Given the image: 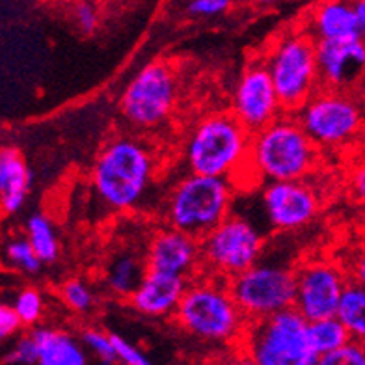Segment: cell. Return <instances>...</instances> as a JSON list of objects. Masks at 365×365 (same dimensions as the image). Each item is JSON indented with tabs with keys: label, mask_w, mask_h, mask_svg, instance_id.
Segmentation results:
<instances>
[{
	"label": "cell",
	"mask_w": 365,
	"mask_h": 365,
	"mask_svg": "<svg viewBox=\"0 0 365 365\" xmlns=\"http://www.w3.org/2000/svg\"><path fill=\"white\" fill-rule=\"evenodd\" d=\"M81 341L84 349L93 352L105 365H112L118 361L112 334H106V331L99 330V328H84L81 334Z\"/></svg>",
	"instance_id": "83f0119b"
},
{
	"label": "cell",
	"mask_w": 365,
	"mask_h": 365,
	"mask_svg": "<svg viewBox=\"0 0 365 365\" xmlns=\"http://www.w3.org/2000/svg\"><path fill=\"white\" fill-rule=\"evenodd\" d=\"M319 148L312 142L294 114L278 120L252 135L248 172L269 182L304 181L317 166Z\"/></svg>",
	"instance_id": "3957f363"
},
{
	"label": "cell",
	"mask_w": 365,
	"mask_h": 365,
	"mask_svg": "<svg viewBox=\"0 0 365 365\" xmlns=\"http://www.w3.org/2000/svg\"><path fill=\"white\" fill-rule=\"evenodd\" d=\"M302 29L315 39V43L360 38L354 4H346V2L317 4L308 11Z\"/></svg>",
	"instance_id": "ac0fdd59"
},
{
	"label": "cell",
	"mask_w": 365,
	"mask_h": 365,
	"mask_svg": "<svg viewBox=\"0 0 365 365\" xmlns=\"http://www.w3.org/2000/svg\"><path fill=\"white\" fill-rule=\"evenodd\" d=\"M178 99V75L168 62L157 60L129 81L120 97V112L130 127L153 130L170 120Z\"/></svg>",
	"instance_id": "ba28073f"
},
{
	"label": "cell",
	"mask_w": 365,
	"mask_h": 365,
	"mask_svg": "<svg viewBox=\"0 0 365 365\" xmlns=\"http://www.w3.org/2000/svg\"><path fill=\"white\" fill-rule=\"evenodd\" d=\"M233 190L235 185L227 179L187 173L166 197V224L202 240L231 215Z\"/></svg>",
	"instance_id": "8992f818"
},
{
	"label": "cell",
	"mask_w": 365,
	"mask_h": 365,
	"mask_svg": "<svg viewBox=\"0 0 365 365\" xmlns=\"http://www.w3.org/2000/svg\"><path fill=\"white\" fill-rule=\"evenodd\" d=\"M294 115L317 148L346 144L361 127L360 106L341 90L321 88Z\"/></svg>",
	"instance_id": "8fae6325"
},
{
	"label": "cell",
	"mask_w": 365,
	"mask_h": 365,
	"mask_svg": "<svg viewBox=\"0 0 365 365\" xmlns=\"http://www.w3.org/2000/svg\"><path fill=\"white\" fill-rule=\"evenodd\" d=\"M32 336L38 345V365H88L86 349L69 331L39 327Z\"/></svg>",
	"instance_id": "ffe728a7"
},
{
	"label": "cell",
	"mask_w": 365,
	"mask_h": 365,
	"mask_svg": "<svg viewBox=\"0 0 365 365\" xmlns=\"http://www.w3.org/2000/svg\"><path fill=\"white\" fill-rule=\"evenodd\" d=\"M317 365H365V343L351 339L341 349L319 356Z\"/></svg>",
	"instance_id": "f1b7e54d"
},
{
	"label": "cell",
	"mask_w": 365,
	"mask_h": 365,
	"mask_svg": "<svg viewBox=\"0 0 365 365\" xmlns=\"http://www.w3.org/2000/svg\"><path fill=\"white\" fill-rule=\"evenodd\" d=\"M231 365H255V364L250 360V358H246V356L240 354L239 358H237V360L233 361V364H231Z\"/></svg>",
	"instance_id": "74e56055"
},
{
	"label": "cell",
	"mask_w": 365,
	"mask_h": 365,
	"mask_svg": "<svg viewBox=\"0 0 365 365\" xmlns=\"http://www.w3.org/2000/svg\"><path fill=\"white\" fill-rule=\"evenodd\" d=\"M30 170L14 148H0V212L10 217L23 209L30 190Z\"/></svg>",
	"instance_id": "d6986e66"
},
{
	"label": "cell",
	"mask_w": 365,
	"mask_h": 365,
	"mask_svg": "<svg viewBox=\"0 0 365 365\" xmlns=\"http://www.w3.org/2000/svg\"><path fill=\"white\" fill-rule=\"evenodd\" d=\"M112 341H114L115 358H118V361H121L123 365H153L148 356L140 351L138 346H135L133 343L123 339L121 336L112 334Z\"/></svg>",
	"instance_id": "4dcf8cb0"
},
{
	"label": "cell",
	"mask_w": 365,
	"mask_h": 365,
	"mask_svg": "<svg viewBox=\"0 0 365 365\" xmlns=\"http://www.w3.org/2000/svg\"><path fill=\"white\" fill-rule=\"evenodd\" d=\"M227 285L246 321H263L294 308L297 269L279 263H257L230 279Z\"/></svg>",
	"instance_id": "30bf717a"
},
{
	"label": "cell",
	"mask_w": 365,
	"mask_h": 365,
	"mask_svg": "<svg viewBox=\"0 0 365 365\" xmlns=\"http://www.w3.org/2000/svg\"><path fill=\"white\" fill-rule=\"evenodd\" d=\"M242 356L255 365H317L308 339V321L294 308L263 321L248 322L239 341Z\"/></svg>",
	"instance_id": "52a82bcc"
},
{
	"label": "cell",
	"mask_w": 365,
	"mask_h": 365,
	"mask_svg": "<svg viewBox=\"0 0 365 365\" xmlns=\"http://www.w3.org/2000/svg\"><path fill=\"white\" fill-rule=\"evenodd\" d=\"M4 259L11 269L24 274H36L41 269V261L26 237H11L4 246Z\"/></svg>",
	"instance_id": "d4e9b609"
},
{
	"label": "cell",
	"mask_w": 365,
	"mask_h": 365,
	"mask_svg": "<svg viewBox=\"0 0 365 365\" xmlns=\"http://www.w3.org/2000/svg\"><path fill=\"white\" fill-rule=\"evenodd\" d=\"M346 274H349V279H351L352 284L365 289V250H361L360 254H356L351 267L346 269Z\"/></svg>",
	"instance_id": "e575fe53"
},
{
	"label": "cell",
	"mask_w": 365,
	"mask_h": 365,
	"mask_svg": "<svg viewBox=\"0 0 365 365\" xmlns=\"http://www.w3.org/2000/svg\"><path fill=\"white\" fill-rule=\"evenodd\" d=\"M14 312L19 317L23 327H36L45 312L43 294L39 293L36 287H24L14 302Z\"/></svg>",
	"instance_id": "4316f807"
},
{
	"label": "cell",
	"mask_w": 365,
	"mask_h": 365,
	"mask_svg": "<svg viewBox=\"0 0 365 365\" xmlns=\"http://www.w3.org/2000/svg\"><path fill=\"white\" fill-rule=\"evenodd\" d=\"M231 114L248 133L255 135L285 114L263 60L240 73L231 96Z\"/></svg>",
	"instance_id": "4fadbf2b"
},
{
	"label": "cell",
	"mask_w": 365,
	"mask_h": 365,
	"mask_svg": "<svg viewBox=\"0 0 365 365\" xmlns=\"http://www.w3.org/2000/svg\"><path fill=\"white\" fill-rule=\"evenodd\" d=\"M26 239L32 245L41 263H54L60 255V240L51 218L36 212L26 220Z\"/></svg>",
	"instance_id": "603a6c76"
},
{
	"label": "cell",
	"mask_w": 365,
	"mask_h": 365,
	"mask_svg": "<svg viewBox=\"0 0 365 365\" xmlns=\"http://www.w3.org/2000/svg\"><path fill=\"white\" fill-rule=\"evenodd\" d=\"M252 133L240 125L231 112L203 115L190 129L182 159L190 173L205 178L235 179L248 172Z\"/></svg>",
	"instance_id": "7a4b0ae2"
},
{
	"label": "cell",
	"mask_w": 365,
	"mask_h": 365,
	"mask_svg": "<svg viewBox=\"0 0 365 365\" xmlns=\"http://www.w3.org/2000/svg\"><path fill=\"white\" fill-rule=\"evenodd\" d=\"M264 217L278 231L308 226L319 212V196L306 181L269 182L261 194Z\"/></svg>",
	"instance_id": "5bb4252c"
},
{
	"label": "cell",
	"mask_w": 365,
	"mask_h": 365,
	"mask_svg": "<svg viewBox=\"0 0 365 365\" xmlns=\"http://www.w3.org/2000/svg\"><path fill=\"white\" fill-rule=\"evenodd\" d=\"M317 68L321 88L343 91L364 75L365 41L360 38L319 41Z\"/></svg>",
	"instance_id": "2e32d148"
},
{
	"label": "cell",
	"mask_w": 365,
	"mask_h": 365,
	"mask_svg": "<svg viewBox=\"0 0 365 365\" xmlns=\"http://www.w3.org/2000/svg\"><path fill=\"white\" fill-rule=\"evenodd\" d=\"M200 246L202 274L230 282L259 263L264 240L261 231L248 218L230 215L220 226L200 240Z\"/></svg>",
	"instance_id": "9c48e42d"
},
{
	"label": "cell",
	"mask_w": 365,
	"mask_h": 365,
	"mask_svg": "<svg viewBox=\"0 0 365 365\" xmlns=\"http://www.w3.org/2000/svg\"><path fill=\"white\" fill-rule=\"evenodd\" d=\"M351 185L354 196L358 197L360 202L365 203V160L354 170V173H352Z\"/></svg>",
	"instance_id": "d590c367"
},
{
	"label": "cell",
	"mask_w": 365,
	"mask_h": 365,
	"mask_svg": "<svg viewBox=\"0 0 365 365\" xmlns=\"http://www.w3.org/2000/svg\"><path fill=\"white\" fill-rule=\"evenodd\" d=\"M148 267H145V255L135 254V252H121L114 255L106 267L105 272V284L106 289L110 291L114 297L127 298L133 297L140 282L144 279Z\"/></svg>",
	"instance_id": "44dd1931"
},
{
	"label": "cell",
	"mask_w": 365,
	"mask_h": 365,
	"mask_svg": "<svg viewBox=\"0 0 365 365\" xmlns=\"http://www.w3.org/2000/svg\"><path fill=\"white\" fill-rule=\"evenodd\" d=\"M21 327L23 324H21L19 317L15 315L14 308L6 306V304H0V343L8 341L10 337H14L21 330Z\"/></svg>",
	"instance_id": "836d02e7"
},
{
	"label": "cell",
	"mask_w": 365,
	"mask_h": 365,
	"mask_svg": "<svg viewBox=\"0 0 365 365\" xmlns=\"http://www.w3.org/2000/svg\"><path fill=\"white\" fill-rule=\"evenodd\" d=\"M145 267L149 272L170 274L190 282L202 274L200 240L172 227L155 231L145 250Z\"/></svg>",
	"instance_id": "9a60e30c"
},
{
	"label": "cell",
	"mask_w": 365,
	"mask_h": 365,
	"mask_svg": "<svg viewBox=\"0 0 365 365\" xmlns=\"http://www.w3.org/2000/svg\"><path fill=\"white\" fill-rule=\"evenodd\" d=\"M175 322L190 336L209 343L240 341L248 321L231 297L224 279L200 274L188 282Z\"/></svg>",
	"instance_id": "277c9868"
},
{
	"label": "cell",
	"mask_w": 365,
	"mask_h": 365,
	"mask_svg": "<svg viewBox=\"0 0 365 365\" xmlns=\"http://www.w3.org/2000/svg\"><path fill=\"white\" fill-rule=\"evenodd\" d=\"M62 302L75 313H88L96 308V293L82 278H69L60 287Z\"/></svg>",
	"instance_id": "484cf974"
},
{
	"label": "cell",
	"mask_w": 365,
	"mask_h": 365,
	"mask_svg": "<svg viewBox=\"0 0 365 365\" xmlns=\"http://www.w3.org/2000/svg\"><path fill=\"white\" fill-rule=\"evenodd\" d=\"M336 317L343 322L351 339L365 343V289L349 282Z\"/></svg>",
	"instance_id": "7402d4cb"
},
{
	"label": "cell",
	"mask_w": 365,
	"mask_h": 365,
	"mask_svg": "<svg viewBox=\"0 0 365 365\" xmlns=\"http://www.w3.org/2000/svg\"><path fill=\"white\" fill-rule=\"evenodd\" d=\"M356 17H358V36L361 41H365V0H360L354 4Z\"/></svg>",
	"instance_id": "8d00e7d4"
},
{
	"label": "cell",
	"mask_w": 365,
	"mask_h": 365,
	"mask_svg": "<svg viewBox=\"0 0 365 365\" xmlns=\"http://www.w3.org/2000/svg\"><path fill=\"white\" fill-rule=\"evenodd\" d=\"M73 23L77 24V29L82 34H93L99 29L101 17H99V10L90 2H81L73 8Z\"/></svg>",
	"instance_id": "1f68e13d"
},
{
	"label": "cell",
	"mask_w": 365,
	"mask_h": 365,
	"mask_svg": "<svg viewBox=\"0 0 365 365\" xmlns=\"http://www.w3.org/2000/svg\"><path fill=\"white\" fill-rule=\"evenodd\" d=\"M187 287L188 279L148 270L138 289L129 298V306L148 317L175 315Z\"/></svg>",
	"instance_id": "e0dca14e"
},
{
	"label": "cell",
	"mask_w": 365,
	"mask_h": 365,
	"mask_svg": "<svg viewBox=\"0 0 365 365\" xmlns=\"http://www.w3.org/2000/svg\"><path fill=\"white\" fill-rule=\"evenodd\" d=\"M231 8L227 0H192L187 4V11L196 17H217Z\"/></svg>",
	"instance_id": "d6a6232c"
},
{
	"label": "cell",
	"mask_w": 365,
	"mask_h": 365,
	"mask_svg": "<svg viewBox=\"0 0 365 365\" xmlns=\"http://www.w3.org/2000/svg\"><path fill=\"white\" fill-rule=\"evenodd\" d=\"M308 339L319 356L334 352L351 341V336L337 317L308 322Z\"/></svg>",
	"instance_id": "cb8c5ba5"
},
{
	"label": "cell",
	"mask_w": 365,
	"mask_h": 365,
	"mask_svg": "<svg viewBox=\"0 0 365 365\" xmlns=\"http://www.w3.org/2000/svg\"><path fill=\"white\" fill-rule=\"evenodd\" d=\"M157 175V155L145 140L138 136H118L106 142L99 151L91 185L97 197L108 209L130 211L144 202Z\"/></svg>",
	"instance_id": "6da1fadb"
},
{
	"label": "cell",
	"mask_w": 365,
	"mask_h": 365,
	"mask_svg": "<svg viewBox=\"0 0 365 365\" xmlns=\"http://www.w3.org/2000/svg\"><path fill=\"white\" fill-rule=\"evenodd\" d=\"M261 60L285 114H297L321 90L317 43L302 26L278 36Z\"/></svg>",
	"instance_id": "5b68a950"
},
{
	"label": "cell",
	"mask_w": 365,
	"mask_h": 365,
	"mask_svg": "<svg viewBox=\"0 0 365 365\" xmlns=\"http://www.w3.org/2000/svg\"><path fill=\"white\" fill-rule=\"evenodd\" d=\"M349 282L346 270L334 261L313 259L300 264L294 309L308 322L336 317Z\"/></svg>",
	"instance_id": "7c38bea8"
},
{
	"label": "cell",
	"mask_w": 365,
	"mask_h": 365,
	"mask_svg": "<svg viewBox=\"0 0 365 365\" xmlns=\"http://www.w3.org/2000/svg\"><path fill=\"white\" fill-rule=\"evenodd\" d=\"M4 361L11 365H38V345L32 331L21 336L14 343L10 351L6 352Z\"/></svg>",
	"instance_id": "f546056e"
}]
</instances>
